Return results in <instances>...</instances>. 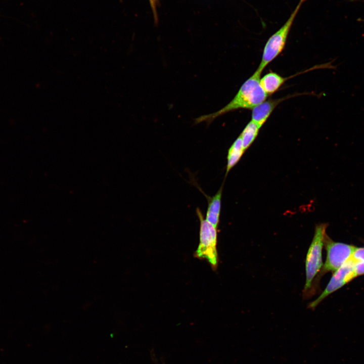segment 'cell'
<instances>
[{
  "label": "cell",
  "mask_w": 364,
  "mask_h": 364,
  "mask_svg": "<svg viewBox=\"0 0 364 364\" xmlns=\"http://www.w3.org/2000/svg\"><path fill=\"white\" fill-rule=\"evenodd\" d=\"M261 74L256 70L243 83L234 98L227 105L216 112L195 118V123L205 122L209 124L217 117L229 112L240 109L252 110L266 100L268 95L260 86Z\"/></svg>",
  "instance_id": "1"
},
{
  "label": "cell",
  "mask_w": 364,
  "mask_h": 364,
  "mask_svg": "<svg viewBox=\"0 0 364 364\" xmlns=\"http://www.w3.org/2000/svg\"><path fill=\"white\" fill-rule=\"evenodd\" d=\"M328 226L327 223L316 225L314 236L307 253L305 260L306 281L303 291L304 299L311 297L315 293V278L316 275L318 276L323 265L322 250Z\"/></svg>",
  "instance_id": "2"
},
{
  "label": "cell",
  "mask_w": 364,
  "mask_h": 364,
  "mask_svg": "<svg viewBox=\"0 0 364 364\" xmlns=\"http://www.w3.org/2000/svg\"><path fill=\"white\" fill-rule=\"evenodd\" d=\"M324 246L327 256L325 262L315 279L318 282L320 277L328 272L333 273L348 260L356 247L352 245L335 242L327 234L324 238Z\"/></svg>",
  "instance_id": "5"
},
{
  "label": "cell",
  "mask_w": 364,
  "mask_h": 364,
  "mask_svg": "<svg viewBox=\"0 0 364 364\" xmlns=\"http://www.w3.org/2000/svg\"><path fill=\"white\" fill-rule=\"evenodd\" d=\"M260 128L251 120L248 123L240 135L244 150H247L257 137Z\"/></svg>",
  "instance_id": "11"
},
{
  "label": "cell",
  "mask_w": 364,
  "mask_h": 364,
  "mask_svg": "<svg viewBox=\"0 0 364 364\" xmlns=\"http://www.w3.org/2000/svg\"><path fill=\"white\" fill-rule=\"evenodd\" d=\"M222 188L221 186L212 197L207 196L202 191L208 202L205 219L217 229L219 222Z\"/></svg>",
  "instance_id": "8"
},
{
  "label": "cell",
  "mask_w": 364,
  "mask_h": 364,
  "mask_svg": "<svg viewBox=\"0 0 364 364\" xmlns=\"http://www.w3.org/2000/svg\"><path fill=\"white\" fill-rule=\"evenodd\" d=\"M288 79L276 72H270L260 78V84L268 96L277 92Z\"/></svg>",
  "instance_id": "9"
},
{
  "label": "cell",
  "mask_w": 364,
  "mask_h": 364,
  "mask_svg": "<svg viewBox=\"0 0 364 364\" xmlns=\"http://www.w3.org/2000/svg\"><path fill=\"white\" fill-rule=\"evenodd\" d=\"M149 2L151 9L153 13L154 22L155 24H156L158 22V20L157 11L158 0H149Z\"/></svg>",
  "instance_id": "13"
},
{
  "label": "cell",
  "mask_w": 364,
  "mask_h": 364,
  "mask_svg": "<svg viewBox=\"0 0 364 364\" xmlns=\"http://www.w3.org/2000/svg\"><path fill=\"white\" fill-rule=\"evenodd\" d=\"M244 152L242 140L240 136H239L234 141L228 150L225 176L230 170L239 162Z\"/></svg>",
  "instance_id": "10"
},
{
  "label": "cell",
  "mask_w": 364,
  "mask_h": 364,
  "mask_svg": "<svg viewBox=\"0 0 364 364\" xmlns=\"http://www.w3.org/2000/svg\"><path fill=\"white\" fill-rule=\"evenodd\" d=\"M359 21H362V22H364V19H359Z\"/></svg>",
  "instance_id": "14"
},
{
  "label": "cell",
  "mask_w": 364,
  "mask_h": 364,
  "mask_svg": "<svg viewBox=\"0 0 364 364\" xmlns=\"http://www.w3.org/2000/svg\"><path fill=\"white\" fill-rule=\"evenodd\" d=\"M351 258L357 277L364 275V247H356Z\"/></svg>",
  "instance_id": "12"
},
{
  "label": "cell",
  "mask_w": 364,
  "mask_h": 364,
  "mask_svg": "<svg viewBox=\"0 0 364 364\" xmlns=\"http://www.w3.org/2000/svg\"><path fill=\"white\" fill-rule=\"evenodd\" d=\"M357 277L354 262L351 257L339 269L333 273L329 283L320 295L310 303L308 308L314 309L323 300L331 294L340 289Z\"/></svg>",
  "instance_id": "6"
},
{
  "label": "cell",
  "mask_w": 364,
  "mask_h": 364,
  "mask_svg": "<svg viewBox=\"0 0 364 364\" xmlns=\"http://www.w3.org/2000/svg\"><path fill=\"white\" fill-rule=\"evenodd\" d=\"M307 0H299L296 7L284 25L272 34L265 44L262 58L257 69L261 73L264 69L284 50L294 20L302 5Z\"/></svg>",
  "instance_id": "3"
},
{
  "label": "cell",
  "mask_w": 364,
  "mask_h": 364,
  "mask_svg": "<svg viewBox=\"0 0 364 364\" xmlns=\"http://www.w3.org/2000/svg\"><path fill=\"white\" fill-rule=\"evenodd\" d=\"M287 98L265 100L252 109L251 121L260 128L283 100Z\"/></svg>",
  "instance_id": "7"
},
{
  "label": "cell",
  "mask_w": 364,
  "mask_h": 364,
  "mask_svg": "<svg viewBox=\"0 0 364 364\" xmlns=\"http://www.w3.org/2000/svg\"><path fill=\"white\" fill-rule=\"evenodd\" d=\"M200 221L199 244L195 255L207 260L211 266L216 268L218 263L216 249L217 229L204 219L199 208L196 210Z\"/></svg>",
  "instance_id": "4"
}]
</instances>
